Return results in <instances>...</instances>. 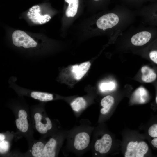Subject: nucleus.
<instances>
[{"label": "nucleus", "mask_w": 157, "mask_h": 157, "mask_svg": "<svg viewBox=\"0 0 157 157\" xmlns=\"http://www.w3.org/2000/svg\"><path fill=\"white\" fill-rule=\"evenodd\" d=\"M9 144L8 142L3 140L0 141V152L3 153L7 152L8 149Z\"/></svg>", "instance_id": "obj_22"}, {"label": "nucleus", "mask_w": 157, "mask_h": 157, "mask_svg": "<svg viewBox=\"0 0 157 157\" xmlns=\"http://www.w3.org/2000/svg\"><path fill=\"white\" fill-rule=\"evenodd\" d=\"M13 44L18 47H23L25 48L36 47L37 43L24 31L17 30L12 35Z\"/></svg>", "instance_id": "obj_1"}, {"label": "nucleus", "mask_w": 157, "mask_h": 157, "mask_svg": "<svg viewBox=\"0 0 157 157\" xmlns=\"http://www.w3.org/2000/svg\"><path fill=\"white\" fill-rule=\"evenodd\" d=\"M91 66L89 61L85 62L79 65H76L72 67L71 71L75 79L79 80L86 74Z\"/></svg>", "instance_id": "obj_8"}, {"label": "nucleus", "mask_w": 157, "mask_h": 157, "mask_svg": "<svg viewBox=\"0 0 157 157\" xmlns=\"http://www.w3.org/2000/svg\"><path fill=\"white\" fill-rule=\"evenodd\" d=\"M119 20V17L117 15L109 13L100 17L97 20L96 24L99 28L105 30L115 26L118 23Z\"/></svg>", "instance_id": "obj_4"}, {"label": "nucleus", "mask_w": 157, "mask_h": 157, "mask_svg": "<svg viewBox=\"0 0 157 157\" xmlns=\"http://www.w3.org/2000/svg\"><path fill=\"white\" fill-rule=\"evenodd\" d=\"M115 83L112 82L108 83H103L100 86V88L102 91H105L107 90H112L115 88Z\"/></svg>", "instance_id": "obj_21"}, {"label": "nucleus", "mask_w": 157, "mask_h": 157, "mask_svg": "<svg viewBox=\"0 0 157 157\" xmlns=\"http://www.w3.org/2000/svg\"><path fill=\"white\" fill-rule=\"evenodd\" d=\"M56 142L51 138L46 144L44 147L45 157H54L55 156V148Z\"/></svg>", "instance_id": "obj_16"}, {"label": "nucleus", "mask_w": 157, "mask_h": 157, "mask_svg": "<svg viewBox=\"0 0 157 157\" xmlns=\"http://www.w3.org/2000/svg\"><path fill=\"white\" fill-rule=\"evenodd\" d=\"M154 43L149 52V56L151 61L157 64V38Z\"/></svg>", "instance_id": "obj_19"}, {"label": "nucleus", "mask_w": 157, "mask_h": 157, "mask_svg": "<svg viewBox=\"0 0 157 157\" xmlns=\"http://www.w3.org/2000/svg\"><path fill=\"white\" fill-rule=\"evenodd\" d=\"M142 73V80L147 83H151L155 81L157 75L154 71L148 67L145 66L141 69Z\"/></svg>", "instance_id": "obj_12"}, {"label": "nucleus", "mask_w": 157, "mask_h": 157, "mask_svg": "<svg viewBox=\"0 0 157 157\" xmlns=\"http://www.w3.org/2000/svg\"><path fill=\"white\" fill-rule=\"evenodd\" d=\"M148 97V94L146 90L140 87L137 89L133 93L132 100L135 103L143 104L145 103Z\"/></svg>", "instance_id": "obj_11"}, {"label": "nucleus", "mask_w": 157, "mask_h": 157, "mask_svg": "<svg viewBox=\"0 0 157 157\" xmlns=\"http://www.w3.org/2000/svg\"><path fill=\"white\" fill-rule=\"evenodd\" d=\"M44 144L41 142H38L33 145L31 150L32 156L34 157H45Z\"/></svg>", "instance_id": "obj_17"}, {"label": "nucleus", "mask_w": 157, "mask_h": 157, "mask_svg": "<svg viewBox=\"0 0 157 157\" xmlns=\"http://www.w3.org/2000/svg\"><path fill=\"white\" fill-rule=\"evenodd\" d=\"M42 117V115L39 113H36L34 116V119L35 123V127L37 131L41 134L46 133L48 130L51 129L52 127V123L49 118H45L46 123L45 124L41 122Z\"/></svg>", "instance_id": "obj_9"}, {"label": "nucleus", "mask_w": 157, "mask_h": 157, "mask_svg": "<svg viewBox=\"0 0 157 157\" xmlns=\"http://www.w3.org/2000/svg\"><path fill=\"white\" fill-rule=\"evenodd\" d=\"M148 134L151 137H157V124H155L151 126L148 131Z\"/></svg>", "instance_id": "obj_23"}, {"label": "nucleus", "mask_w": 157, "mask_h": 157, "mask_svg": "<svg viewBox=\"0 0 157 157\" xmlns=\"http://www.w3.org/2000/svg\"><path fill=\"white\" fill-rule=\"evenodd\" d=\"M68 4L65 12L66 16L73 17L76 14L79 5L80 0H64Z\"/></svg>", "instance_id": "obj_13"}, {"label": "nucleus", "mask_w": 157, "mask_h": 157, "mask_svg": "<svg viewBox=\"0 0 157 157\" xmlns=\"http://www.w3.org/2000/svg\"><path fill=\"white\" fill-rule=\"evenodd\" d=\"M32 98L43 102H47L53 99V94L47 92L33 91L30 94Z\"/></svg>", "instance_id": "obj_14"}, {"label": "nucleus", "mask_w": 157, "mask_h": 157, "mask_svg": "<svg viewBox=\"0 0 157 157\" xmlns=\"http://www.w3.org/2000/svg\"><path fill=\"white\" fill-rule=\"evenodd\" d=\"M112 142L111 137L108 134L104 135L102 138L97 140L94 144L95 150L101 154L107 153L110 149Z\"/></svg>", "instance_id": "obj_5"}, {"label": "nucleus", "mask_w": 157, "mask_h": 157, "mask_svg": "<svg viewBox=\"0 0 157 157\" xmlns=\"http://www.w3.org/2000/svg\"><path fill=\"white\" fill-rule=\"evenodd\" d=\"M148 150L147 144L144 141L138 143L131 141L129 143L125 152V157H143Z\"/></svg>", "instance_id": "obj_2"}, {"label": "nucleus", "mask_w": 157, "mask_h": 157, "mask_svg": "<svg viewBox=\"0 0 157 157\" xmlns=\"http://www.w3.org/2000/svg\"><path fill=\"white\" fill-rule=\"evenodd\" d=\"M86 102L82 97L76 98L71 104V106L73 110L78 112L84 108L86 105Z\"/></svg>", "instance_id": "obj_18"}, {"label": "nucleus", "mask_w": 157, "mask_h": 157, "mask_svg": "<svg viewBox=\"0 0 157 157\" xmlns=\"http://www.w3.org/2000/svg\"><path fill=\"white\" fill-rule=\"evenodd\" d=\"M90 140L89 135L87 133L85 132L80 133L75 136L74 147L77 150H83L88 146Z\"/></svg>", "instance_id": "obj_7"}, {"label": "nucleus", "mask_w": 157, "mask_h": 157, "mask_svg": "<svg viewBox=\"0 0 157 157\" xmlns=\"http://www.w3.org/2000/svg\"><path fill=\"white\" fill-rule=\"evenodd\" d=\"M156 101L157 104V96L156 98Z\"/></svg>", "instance_id": "obj_26"}, {"label": "nucleus", "mask_w": 157, "mask_h": 157, "mask_svg": "<svg viewBox=\"0 0 157 157\" xmlns=\"http://www.w3.org/2000/svg\"><path fill=\"white\" fill-rule=\"evenodd\" d=\"M150 10V21L152 24L157 25V5L152 7Z\"/></svg>", "instance_id": "obj_20"}, {"label": "nucleus", "mask_w": 157, "mask_h": 157, "mask_svg": "<svg viewBox=\"0 0 157 157\" xmlns=\"http://www.w3.org/2000/svg\"><path fill=\"white\" fill-rule=\"evenodd\" d=\"M27 114L24 110H20L18 112V118L15 121L17 129L22 132H26L27 131L29 124L27 118Z\"/></svg>", "instance_id": "obj_10"}, {"label": "nucleus", "mask_w": 157, "mask_h": 157, "mask_svg": "<svg viewBox=\"0 0 157 157\" xmlns=\"http://www.w3.org/2000/svg\"><path fill=\"white\" fill-rule=\"evenodd\" d=\"M152 144L155 147L157 148V138L153 139L151 142Z\"/></svg>", "instance_id": "obj_24"}, {"label": "nucleus", "mask_w": 157, "mask_h": 157, "mask_svg": "<svg viewBox=\"0 0 157 157\" xmlns=\"http://www.w3.org/2000/svg\"><path fill=\"white\" fill-rule=\"evenodd\" d=\"M41 8L38 5L33 6L29 10L27 16L33 23L37 24H42L49 22L51 19L50 16L48 14L42 15Z\"/></svg>", "instance_id": "obj_3"}, {"label": "nucleus", "mask_w": 157, "mask_h": 157, "mask_svg": "<svg viewBox=\"0 0 157 157\" xmlns=\"http://www.w3.org/2000/svg\"><path fill=\"white\" fill-rule=\"evenodd\" d=\"M114 102V98L112 96L108 95L104 97L101 102V104L103 107L100 110L101 113L103 114L107 113Z\"/></svg>", "instance_id": "obj_15"}, {"label": "nucleus", "mask_w": 157, "mask_h": 157, "mask_svg": "<svg viewBox=\"0 0 157 157\" xmlns=\"http://www.w3.org/2000/svg\"><path fill=\"white\" fill-rule=\"evenodd\" d=\"M154 33L150 31H145L138 33L133 36L131 42L134 45L141 46L149 42L153 37Z\"/></svg>", "instance_id": "obj_6"}, {"label": "nucleus", "mask_w": 157, "mask_h": 157, "mask_svg": "<svg viewBox=\"0 0 157 157\" xmlns=\"http://www.w3.org/2000/svg\"><path fill=\"white\" fill-rule=\"evenodd\" d=\"M5 138L4 135L2 133L0 134V141L4 140Z\"/></svg>", "instance_id": "obj_25"}]
</instances>
